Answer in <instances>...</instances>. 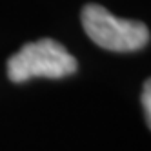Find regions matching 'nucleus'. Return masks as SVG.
Segmentation results:
<instances>
[{
  "mask_svg": "<svg viewBox=\"0 0 151 151\" xmlns=\"http://www.w3.org/2000/svg\"><path fill=\"white\" fill-rule=\"evenodd\" d=\"M75 60L68 49L53 38L29 42L7 60V77L11 82L31 78H64L77 71Z\"/></svg>",
  "mask_w": 151,
  "mask_h": 151,
  "instance_id": "f257e3e1",
  "label": "nucleus"
},
{
  "mask_svg": "<svg viewBox=\"0 0 151 151\" xmlns=\"http://www.w3.org/2000/svg\"><path fill=\"white\" fill-rule=\"evenodd\" d=\"M82 26L96 46L109 51H137L149 42L146 24L118 18L99 4H88L82 9Z\"/></svg>",
  "mask_w": 151,
  "mask_h": 151,
  "instance_id": "f03ea898",
  "label": "nucleus"
},
{
  "mask_svg": "<svg viewBox=\"0 0 151 151\" xmlns=\"http://www.w3.org/2000/svg\"><path fill=\"white\" fill-rule=\"evenodd\" d=\"M142 107H144V113H146L147 127L151 129V78L146 80L144 89H142Z\"/></svg>",
  "mask_w": 151,
  "mask_h": 151,
  "instance_id": "7ed1b4c3",
  "label": "nucleus"
}]
</instances>
